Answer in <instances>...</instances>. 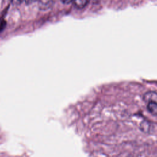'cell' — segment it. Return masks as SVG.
<instances>
[{
	"instance_id": "cell-1",
	"label": "cell",
	"mask_w": 157,
	"mask_h": 157,
	"mask_svg": "<svg viewBox=\"0 0 157 157\" xmlns=\"http://www.w3.org/2000/svg\"><path fill=\"white\" fill-rule=\"evenodd\" d=\"M38 6L41 10H47L50 9L53 4V0H37Z\"/></svg>"
},
{
	"instance_id": "cell-2",
	"label": "cell",
	"mask_w": 157,
	"mask_h": 157,
	"mask_svg": "<svg viewBox=\"0 0 157 157\" xmlns=\"http://www.w3.org/2000/svg\"><path fill=\"white\" fill-rule=\"evenodd\" d=\"M143 99L146 102H151V101H157V93L155 91H148L144 94L143 96Z\"/></svg>"
},
{
	"instance_id": "cell-3",
	"label": "cell",
	"mask_w": 157,
	"mask_h": 157,
	"mask_svg": "<svg viewBox=\"0 0 157 157\" xmlns=\"http://www.w3.org/2000/svg\"><path fill=\"white\" fill-rule=\"evenodd\" d=\"M147 109L153 115H157V102L151 101L148 102Z\"/></svg>"
},
{
	"instance_id": "cell-4",
	"label": "cell",
	"mask_w": 157,
	"mask_h": 157,
	"mask_svg": "<svg viewBox=\"0 0 157 157\" xmlns=\"http://www.w3.org/2000/svg\"><path fill=\"white\" fill-rule=\"evenodd\" d=\"M90 0H74V6L79 9H82L86 7Z\"/></svg>"
},
{
	"instance_id": "cell-5",
	"label": "cell",
	"mask_w": 157,
	"mask_h": 157,
	"mask_svg": "<svg viewBox=\"0 0 157 157\" xmlns=\"http://www.w3.org/2000/svg\"><path fill=\"white\" fill-rule=\"evenodd\" d=\"M25 0H11V2L13 5H20Z\"/></svg>"
},
{
	"instance_id": "cell-6",
	"label": "cell",
	"mask_w": 157,
	"mask_h": 157,
	"mask_svg": "<svg viewBox=\"0 0 157 157\" xmlns=\"http://www.w3.org/2000/svg\"><path fill=\"white\" fill-rule=\"evenodd\" d=\"M37 1V0H25V3H26V4H27V5H29V4H32V3L34 2H36V1Z\"/></svg>"
},
{
	"instance_id": "cell-7",
	"label": "cell",
	"mask_w": 157,
	"mask_h": 157,
	"mask_svg": "<svg viewBox=\"0 0 157 157\" xmlns=\"http://www.w3.org/2000/svg\"><path fill=\"white\" fill-rule=\"evenodd\" d=\"M72 1H74V0H61V1L63 2V3L66 4H67L71 3Z\"/></svg>"
}]
</instances>
